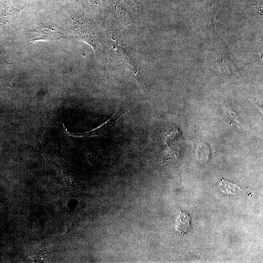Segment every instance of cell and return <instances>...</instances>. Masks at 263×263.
Listing matches in <instances>:
<instances>
[{
    "label": "cell",
    "mask_w": 263,
    "mask_h": 263,
    "mask_svg": "<svg viewBox=\"0 0 263 263\" xmlns=\"http://www.w3.org/2000/svg\"><path fill=\"white\" fill-rule=\"evenodd\" d=\"M64 38L58 26L38 23L31 32L30 41L56 40Z\"/></svg>",
    "instance_id": "obj_1"
},
{
    "label": "cell",
    "mask_w": 263,
    "mask_h": 263,
    "mask_svg": "<svg viewBox=\"0 0 263 263\" xmlns=\"http://www.w3.org/2000/svg\"><path fill=\"white\" fill-rule=\"evenodd\" d=\"M226 109L227 110V112L228 113V114L231 116V117L234 119L235 121V122L238 125H241V123L240 122L238 118L237 117V115L235 114L234 112L232 111L229 108H228L227 107H225Z\"/></svg>",
    "instance_id": "obj_5"
},
{
    "label": "cell",
    "mask_w": 263,
    "mask_h": 263,
    "mask_svg": "<svg viewBox=\"0 0 263 263\" xmlns=\"http://www.w3.org/2000/svg\"><path fill=\"white\" fill-rule=\"evenodd\" d=\"M189 218L188 215L180 212L179 217L177 229L181 232L184 233L189 227Z\"/></svg>",
    "instance_id": "obj_4"
},
{
    "label": "cell",
    "mask_w": 263,
    "mask_h": 263,
    "mask_svg": "<svg viewBox=\"0 0 263 263\" xmlns=\"http://www.w3.org/2000/svg\"><path fill=\"white\" fill-rule=\"evenodd\" d=\"M22 9L14 7L11 0H5L0 12V36L14 23Z\"/></svg>",
    "instance_id": "obj_2"
},
{
    "label": "cell",
    "mask_w": 263,
    "mask_h": 263,
    "mask_svg": "<svg viewBox=\"0 0 263 263\" xmlns=\"http://www.w3.org/2000/svg\"><path fill=\"white\" fill-rule=\"evenodd\" d=\"M219 188L222 192L230 194L237 195L242 191L237 185L223 180L219 183Z\"/></svg>",
    "instance_id": "obj_3"
}]
</instances>
